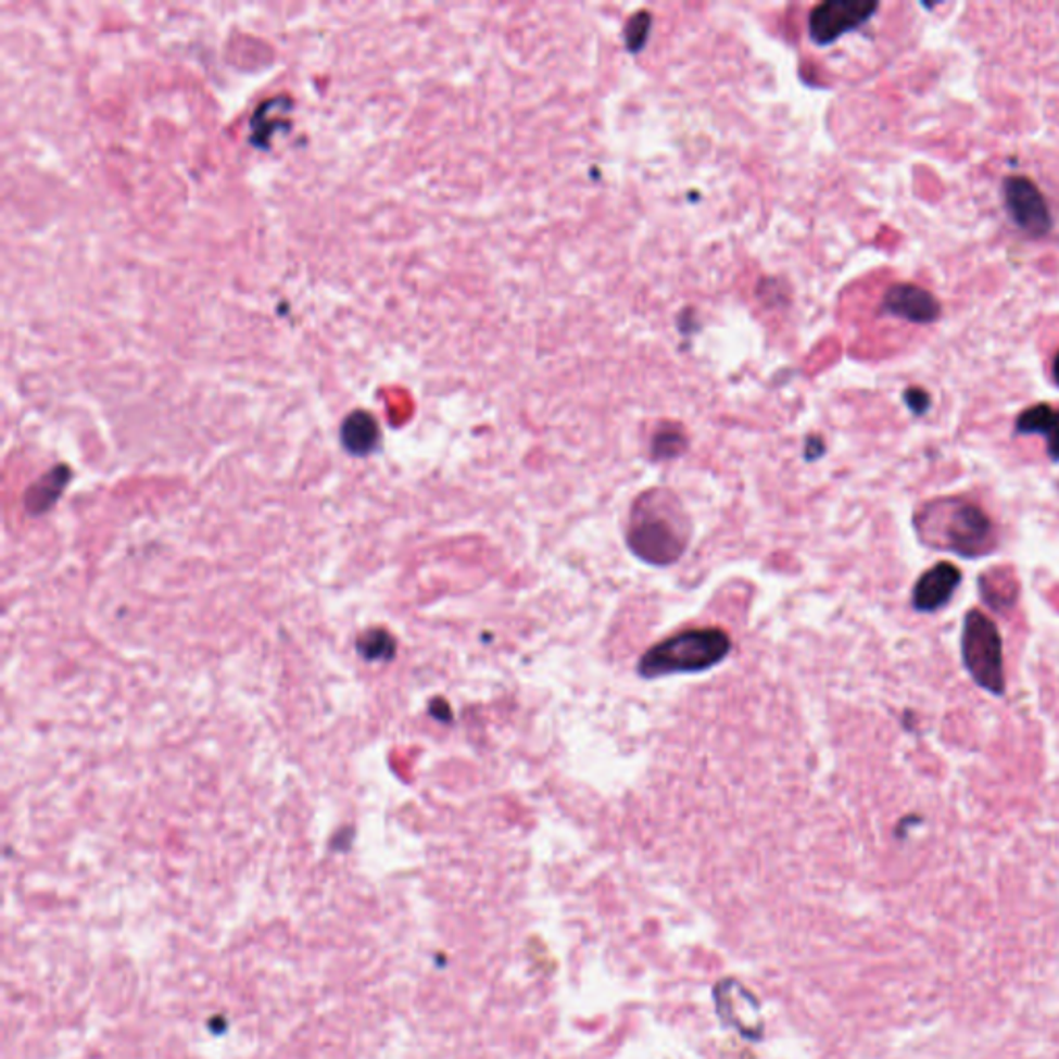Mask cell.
<instances>
[{"label":"cell","mask_w":1059,"mask_h":1059,"mask_svg":"<svg viewBox=\"0 0 1059 1059\" xmlns=\"http://www.w3.org/2000/svg\"><path fill=\"white\" fill-rule=\"evenodd\" d=\"M650 25H652V20H650L648 13L633 15V20L628 25V36H626L631 52H640V48L646 43Z\"/></svg>","instance_id":"cell-14"},{"label":"cell","mask_w":1059,"mask_h":1059,"mask_svg":"<svg viewBox=\"0 0 1059 1059\" xmlns=\"http://www.w3.org/2000/svg\"><path fill=\"white\" fill-rule=\"evenodd\" d=\"M905 402L908 404V408L915 412L917 416H921L923 412L930 408V395L919 388H910L905 393Z\"/></svg>","instance_id":"cell-15"},{"label":"cell","mask_w":1059,"mask_h":1059,"mask_svg":"<svg viewBox=\"0 0 1059 1059\" xmlns=\"http://www.w3.org/2000/svg\"><path fill=\"white\" fill-rule=\"evenodd\" d=\"M962 663L971 672L974 683L985 692L1004 695L1006 672H1004V644L999 629L994 621L979 608H973L965 617L962 638Z\"/></svg>","instance_id":"cell-4"},{"label":"cell","mask_w":1059,"mask_h":1059,"mask_svg":"<svg viewBox=\"0 0 1059 1059\" xmlns=\"http://www.w3.org/2000/svg\"><path fill=\"white\" fill-rule=\"evenodd\" d=\"M731 652V640L722 629H690L667 638L650 648L638 670L642 677L654 679L677 672H699L713 669Z\"/></svg>","instance_id":"cell-3"},{"label":"cell","mask_w":1059,"mask_h":1059,"mask_svg":"<svg viewBox=\"0 0 1059 1059\" xmlns=\"http://www.w3.org/2000/svg\"><path fill=\"white\" fill-rule=\"evenodd\" d=\"M340 439L346 452L352 455H367L379 443V425L377 418L365 411H354L348 414L340 429Z\"/></svg>","instance_id":"cell-10"},{"label":"cell","mask_w":1059,"mask_h":1059,"mask_svg":"<svg viewBox=\"0 0 1059 1059\" xmlns=\"http://www.w3.org/2000/svg\"><path fill=\"white\" fill-rule=\"evenodd\" d=\"M431 713L434 714L439 720H443V722H450V720H452V713H450V708H447V704H445V702H441V708H437V704H434V706L431 708Z\"/></svg>","instance_id":"cell-16"},{"label":"cell","mask_w":1059,"mask_h":1059,"mask_svg":"<svg viewBox=\"0 0 1059 1059\" xmlns=\"http://www.w3.org/2000/svg\"><path fill=\"white\" fill-rule=\"evenodd\" d=\"M1004 203L1012 222L1029 237H1045L1051 230L1054 217L1047 207L1045 197L1031 178L1024 176L1008 178L1004 182Z\"/></svg>","instance_id":"cell-6"},{"label":"cell","mask_w":1059,"mask_h":1059,"mask_svg":"<svg viewBox=\"0 0 1059 1059\" xmlns=\"http://www.w3.org/2000/svg\"><path fill=\"white\" fill-rule=\"evenodd\" d=\"M1018 434H1041L1047 441V454L1059 462V408L1051 404H1035L1022 412L1017 420Z\"/></svg>","instance_id":"cell-9"},{"label":"cell","mask_w":1059,"mask_h":1059,"mask_svg":"<svg viewBox=\"0 0 1059 1059\" xmlns=\"http://www.w3.org/2000/svg\"><path fill=\"white\" fill-rule=\"evenodd\" d=\"M880 9L878 2L830 0L814 7L809 15V36L820 46L836 42L844 34L861 27Z\"/></svg>","instance_id":"cell-5"},{"label":"cell","mask_w":1059,"mask_h":1059,"mask_svg":"<svg viewBox=\"0 0 1059 1059\" xmlns=\"http://www.w3.org/2000/svg\"><path fill=\"white\" fill-rule=\"evenodd\" d=\"M928 528V541L940 539L944 546L962 557H981L994 549V521L974 503L946 499L925 507V519H919Z\"/></svg>","instance_id":"cell-2"},{"label":"cell","mask_w":1059,"mask_h":1059,"mask_svg":"<svg viewBox=\"0 0 1059 1059\" xmlns=\"http://www.w3.org/2000/svg\"><path fill=\"white\" fill-rule=\"evenodd\" d=\"M292 110V102L290 98H272V100H265L261 104L260 109L255 110L253 114V121H251V130H253V137L251 141L260 148H267L272 143V139L280 133L283 127H288V114Z\"/></svg>","instance_id":"cell-11"},{"label":"cell","mask_w":1059,"mask_h":1059,"mask_svg":"<svg viewBox=\"0 0 1059 1059\" xmlns=\"http://www.w3.org/2000/svg\"><path fill=\"white\" fill-rule=\"evenodd\" d=\"M962 573L954 563L942 562L928 569L912 590V606L919 613H935L950 603Z\"/></svg>","instance_id":"cell-8"},{"label":"cell","mask_w":1059,"mask_h":1059,"mask_svg":"<svg viewBox=\"0 0 1059 1059\" xmlns=\"http://www.w3.org/2000/svg\"><path fill=\"white\" fill-rule=\"evenodd\" d=\"M358 652L367 660H388L395 652V642L388 631L370 629L358 638Z\"/></svg>","instance_id":"cell-13"},{"label":"cell","mask_w":1059,"mask_h":1059,"mask_svg":"<svg viewBox=\"0 0 1059 1059\" xmlns=\"http://www.w3.org/2000/svg\"><path fill=\"white\" fill-rule=\"evenodd\" d=\"M882 308L910 324L928 325L940 319L942 304L921 286L894 283L887 288Z\"/></svg>","instance_id":"cell-7"},{"label":"cell","mask_w":1059,"mask_h":1059,"mask_svg":"<svg viewBox=\"0 0 1059 1059\" xmlns=\"http://www.w3.org/2000/svg\"><path fill=\"white\" fill-rule=\"evenodd\" d=\"M1054 379H1056V383L1059 386V352L1056 354V358H1054Z\"/></svg>","instance_id":"cell-17"},{"label":"cell","mask_w":1059,"mask_h":1059,"mask_svg":"<svg viewBox=\"0 0 1059 1059\" xmlns=\"http://www.w3.org/2000/svg\"><path fill=\"white\" fill-rule=\"evenodd\" d=\"M685 521L688 518L672 495L665 491L646 493L631 512L629 549L652 565L677 562L688 549Z\"/></svg>","instance_id":"cell-1"},{"label":"cell","mask_w":1059,"mask_h":1059,"mask_svg":"<svg viewBox=\"0 0 1059 1059\" xmlns=\"http://www.w3.org/2000/svg\"><path fill=\"white\" fill-rule=\"evenodd\" d=\"M66 480H68V470L66 468H56L50 475L43 476L42 480L36 487L29 489L27 499H25L27 501V507L31 512H43V509H48L54 503V499L63 493V487H65Z\"/></svg>","instance_id":"cell-12"}]
</instances>
